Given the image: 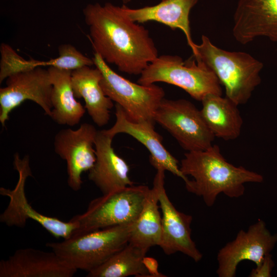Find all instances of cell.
<instances>
[{"label": "cell", "mask_w": 277, "mask_h": 277, "mask_svg": "<svg viewBox=\"0 0 277 277\" xmlns=\"http://www.w3.org/2000/svg\"><path fill=\"white\" fill-rule=\"evenodd\" d=\"M48 70L53 86L50 117L59 125L74 126L78 124L86 110L74 96L71 85L72 71L52 67Z\"/></svg>", "instance_id": "obj_21"}, {"label": "cell", "mask_w": 277, "mask_h": 277, "mask_svg": "<svg viewBox=\"0 0 277 277\" xmlns=\"http://www.w3.org/2000/svg\"><path fill=\"white\" fill-rule=\"evenodd\" d=\"M0 89V122L3 127L11 111L27 100L39 106L50 116L53 86L49 71L37 67L11 75Z\"/></svg>", "instance_id": "obj_10"}, {"label": "cell", "mask_w": 277, "mask_h": 277, "mask_svg": "<svg viewBox=\"0 0 277 277\" xmlns=\"http://www.w3.org/2000/svg\"><path fill=\"white\" fill-rule=\"evenodd\" d=\"M147 252L128 243L104 263L88 272V277H150L143 259Z\"/></svg>", "instance_id": "obj_23"}, {"label": "cell", "mask_w": 277, "mask_h": 277, "mask_svg": "<svg viewBox=\"0 0 277 277\" xmlns=\"http://www.w3.org/2000/svg\"><path fill=\"white\" fill-rule=\"evenodd\" d=\"M113 137L106 129L97 130L95 140L96 160L88 175L103 194L133 185L128 175L129 166L112 146Z\"/></svg>", "instance_id": "obj_17"}, {"label": "cell", "mask_w": 277, "mask_h": 277, "mask_svg": "<svg viewBox=\"0 0 277 277\" xmlns=\"http://www.w3.org/2000/svg\"><path fill=\"white\" fill-rule=\"evenodd\" d=\"M97 131L93 125L85 123L75 130L61 129L55 135L54 151L66 162L68 185L74 191L81 189L82 173L89 171L95 162Z\"/></svg>", "instance_id": "obj_12"}, {"label": "cell", "mask_w": 277, "mask_h": 277, "mask_svg": "<svg viewBox=\"0 0 277 277\" xmlns=\"http://www.w3.org/2000/svg\"><path fill=\"white\" fill-rule=\"evenodd\" d=\"M154 120L187 152L204 150L213 145L215 137L201 110L189 101L164 97L155 111Z\"/></svg>", "instance_id": "obj_9"}, {"label": "cell", "mask_w": 277, "mask_h": 277, "mask_svg": "<svg viewBox=\"0 0 277 277\" xmlns=\"http://www.w3.org/2000/svg\"><path fill=\"white\" fill-rule=\"evenodd\" d=\"M195 48L192 55L213 71L224 86L226 96L238 106L246 104L261 82L263 64L246 52L221 49L204 35Z\"/></svg>", "instance_id": "obj_3"}, {"label": "cell", "mask_w": 277, "mask_h": 277, "mask_svg": "<svg viewBox=\"0 0 277 277\" xmlns=\"http://www.w3.org/2000/svg\"><path fill=\"white\" fill-rule=\"evenodd\" d=\"M94 65L101 72V86L105 93L120 105L133 122L155 123V111L164 98L163 88L154 84H136L113 71L101 56L94 53Z\"/></svg>", "instance_id": "obj_7"}, {"label": "cell", "mask_w": 277, "mask_h": 277, "mask_svg": "<svg viewBox=\"0 0 277 277\" xmlns=\"http://www.w3.org/2000/svg\"><path fill=\"white\" fill-rule=\"evenodd\" d=\"M132 0H122L124 5H126L130 3Z\"/></svg>", "instance_id": "obj_27"}, {"label": "cell", "mask_w": 277, "mask_h": 277, "mask_svg": "<svg viewBox=\"0 0 277 277\" xmlns=\"http://www.w3.org/2000/svg\"><path fill=\"white\" fill-rule=\"evenodd\" d=\"M201 102L202 116L215 137L229 141L240 136L243 121L237 104L226 96L212 94Z\"/></svg>", "instance_id": "obj_20"}, {"label": "cell", "mask_w": 277, "mask_h": 277, "mask_svg": "<svg viewBox=\"0 0 277 277\" xmlns=\"http://www.w3.org/2000/svg\"><path fill=\"white\" fill-rule=\"evenodd\" d=\"M13 164L18 173V179L13 189L0 188V194L9 199L7 207L0 215V222L9 227H24L28 220H32L56 239H67L72 236L78 228L76 222L71 220L64 222L45 215L29 203L25 191L27 179L32 176L29 156L21 158L18 153H15Z\"/></svg>", "instance_id": "obj_8"}, {"label": "cell", "mask_w": 277, "mask_h": 277, "mask_svg": "<svg viewBox=\"0 0 277 277\" xmlns=\"http://www.w3.org/2000/svg\"><path fill=\"white\" fill-rule=\"evenodd\" d=\"M143 263L148 272L150 277H166V275L160 273L158 270L159 264L156 259L152 257L145 256Z\"/></svg>", "instance_id": "obj_26"}, {"label": "cell", "mask_w": 277, "mask_h": 277, "mask_svg": "<svg viewBox=\"0 0 277 277\" xmlns=\"http://www.w3.org/2000/svg\"><path fill=\"white\" fill-rule=\"evenodd\" d=\"M0 83L14 73L31 70L37 67H52L57 65L56 58L48 61L26 60L18 54L10 45L2 43L0 48Z\"/></svg>", "instance_id": "obj_24"}, {"label": "cell", "mask_w": 277, "mask_h": 277, "mask_svg": "<svg viewBox=\"0 0 277 277\" xmlns=\"http://www.w3.org/2000/svg\"><path fill=\"white\" fill-rule=\"evenodd\" d=\"M137 82L143 85L157 82L173 85L200 102L209 94L222 95L221 84L215 73L193 55L185 62L178 55L158 56L142 72Z\"/></svg>", "instance_id": "obj_5"}, {"label": "cell", "mask_w": 277, "mask_h": 277, "mask_svg": "<svg viewBox=\"0 0 277 277\" xmlns=\"http://www.w3.org/2000/svg\"><path fill=\"white\" fill-rule=\"evenodd\" d=\"M277 242V234H271L265 223L259 220L247 231L241 230L235 239L219 250L217 254L219 277H234L238 265L248 260L259 265Z\"/></svg>", "instance_id": "obj_11"}, {"label": "cell", "mask_w": 277, "mask_h": 277, "mask_svg": "<svg viewBox=\"0 0 277 277\" xmlns=\"http://www.w3.org/2000/svg\"><path fill=\"white\" fill-rule=\"evenodd\" d=\"M114 124L107 132L111 136L127 134L141 144L149 151V162L156 169L162 168L181 178L185 183L189 181L179 166V162L164 146L162 137L154 130V125L147 122H133L127 116L122 108L115 104Z\"/></svg>", "instance_id": "obj_16"}, {"label": "cell", "mask_w": 277, "mask_h": 277, "mask_svg": "<svg viewBox=\"0 0 277 277\" xmlns=\"http://www.w3.org/2000/svg\"><path fill=\"white\" fill-rule=\"evenodd\" d=\"M133 223L74 235L46 246L76 270L89 272L104 263L129 242Z\"/></svg>", "instance_id": "obj_4"}, {"label": "cell", "mask_w": 277, "mask_h": 277, "mask_svg": "<svg viewBox=\"0 0 277 277\" xmlns=\"http://www.w3.org/2000/svg\"><path fill=\"white\" fill-rule=\"evenodd\" d=\"M102 78V73L96 67L84 66L71 71L74 96L84 99L85 109L98 127L108 123L113 107V101L105 94L101 86Z\"/></svg>", "instance_id": "obj_19"}, {"label": "cell", "mask_w": 277, "mask_h": 277, "mask_svg": "<svg viewBox=\"0 0 277 277\" xmlns=\"http://www.w3.org/2000/svg\"><path fill=\"white\" fill-rule=\"evenodd\" d=\"M274 265L272 260L271 255L269 254L266 255L262 262L250 272V277H270L271 272Z\"/></svg>", "instance_id": "obj_25"}, {"label": "cell", "mask_w": 277, "mask_h": 277, "mask_svg": "<svg viewBox=\"0 0 277 277\" xmlns=\"http://www.w3.org/2000/svg\"><path fill=\"white\" fill-rule=\"evenodd\" d=\"M232 33L242 45L259 37L277 42V0H239Z\"/></svg>", "instance_id": "obj_14"}, {"label": "cell", "mask_w": 277, "mask_h": 277, "mask_svg": "<svg viewBox=\"0 0 277 277\" xmlns=\"http://www.w3.org/2000/svg\"><path fill=\"white\" fill-rule=\"evenodd\" d=\"M180 168L184 175L193 178L185 183L187 190L202 197L208 207L214 205L221 193L238 198L244 194L245 183H262L264 180L257 172L227 162L217 145L185 153Z\"/></svg>", "instance_id": "obj_2"}, {"label": "cell", "mask_w": 277, "mask_h": 277, "mask_svg": "<svg viewBox=\"0 0 277 277\" xmlns=\"http://www.w3.org/2000/svg\"><path fill=\"white\" fill-rule=\"evenodd\" d=\"M156 170L153 184L157 188L159 203L162 212L161 237L159 246L167 255L180 252L198 262L203 254L191 238L190 225L192 216L179 211L174 206L164 187L165 170L162 168Z\"/></svg>", "instance_id": "obj_13"}, {"label": "cell", "mask_w": 277, "mask_h": 277, "mask_svg": "<svg viewBox=\"0 0 277 277\" xmlns=\"http://www.w3.org/2000/svg\"><path fill=\"white\" fill-rule=\"evenodd\" d=\"M77 270L53 251L32 248L17 249L0 262V277H72Z\"/></svg>", "instance_id": "obj_15"}, {"label": "cell", "mask_w": 277, "mask_h": 277, "mask_svg": "<svg viewBox=\"0 0 277 277\" xmlns=\"http://www.w3.org/2000/svg\"><path fill=\"white\" fill-rule=\"evenodd\" d=\"M197 2L198 0H162L153 6L131 8L123 5L120 9L128 18L138 24L154 21L164 24L172 30H181L193 55H195L196 44L191 37L189 15Z\"/></svg>", "instance_id": "obj_18"}, {"label": "cell", "mask_w": 277, "mask_h": 277, "mask_svg": "<svg viewBox=\"0 0 277 277\" xmlns=\"http://www.w3.org/2000/svg\"><path fill=\"white\" fill-rule=\"evenodd\" d=\"M149 190L145 185H132L93 199L85 212L70 219L78 225L73 235L134 222Z\"/></svg>", "instance_id": "obj_6"}, {"label": "cell", "mask_w": 277, "mask_h": 277, "mask_svg": "<svg viewBox=\"0 0 277 277\" xmlns=\"http://www.w3.org/2000/svg\"><path fill=\"white\" fill-rule=\"evenodd\" d=\"M95 53L107 64L131 75H140L159 56L149 31L108 2L89 4L83 9Z\"/></svg>", "instance_id": "obj_1"}, {"label": "cell", "mask_w": 277, "mask_h": 277, "mask_svg": "<svg viewBox=\"0 0 277 277\" xmlns=\"http://www.w3.org/2000/svg\"><path fill=\"white\" fill-rule=\"evenodd\" d=\"M159 203L157 188L153 184L141 212L134 222L128 242L147 252L150 248L159 246L161 240L162 216Z\"/></svg>", "instance_id": "obj_22"}]
</instances>
